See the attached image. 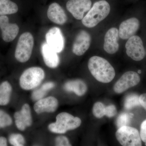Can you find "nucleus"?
Instances as JSON below:
<instances>
[{
  "label": "nucleus",
  "instance_id": "1",
  "mask_svg": "<svg viewBox=\"0 0 146 146\" xmlns=\"http://www.w3.org/2000/svg\"><path fill=\"white\" fill-rule=\"evenodd\" d=\"M88 68L92 76L102 83H109L115 78V69L106 59L98 56L89 59Z\"/></svg>",
  "mask_w": 146,
  "mask_h": 146
},
{
  "label": "nucleus",
  "instance_id": "2",
  "mask_svg": "<svg viewBox=\"0 0 146 146\" xmlns=\"http://www.w3.org/2000/svg\"><path fill=\"white\" fill-rule=\"evenodd\" d=\"M110 11V5L106 1H97L82 18V23L86 27H94L107 17Z\"/></svg>",
  "mask_w": 146,
  "mask_h": 146
},
{
  "label": "nucleus",
  "instance_id": "3",
  "mask_svg": "<svg viewBox=\"0 0 146 146\" xmlns=\"http://www.w3.org/2000/svg\"><path fill=\"white\" fill-rule=\"evenodd\" d=\"M81 124L79 118L74 117L67 112L59 113L56 117V122L48 126V129L53 133H65L68 130H73L78 127Z\"/></svg>",
  "mask_w": 146,
  "mask_h": 146
},
{
  "label": "nucleus",
  "instance_id": "4",
  "mask_svg": "<svg viewBox=\"0 0 146 146\" xmlns=\"http://www.w3.org/2000/svg\"><path fill=\"white\" fill-rule=\"evenodd\" d=\"M34 44V37L30 33L27 32L21 35L15 50L16 60L21 63L27 61L31 57Z\"/></svg>",
  "mask_w": 146,
  "mask_h": 146
},
{
  "label": "nucleus",
  "instance_id": "5",
  "mask_svg": "<svg viewBox=\"0 0 146 146\" xmlns=\"http://www.w3.org/2000/svg\"><path fill=\"white\" fill-rule=\"evenodd\" d=\"M44 77V71L42 68L36 67L29 68L21 75L20 86L24 90L35 89L39 86Z\"/></svg>",
  "mask_w": 146,
  "mask_h": 146
},
{
  "label": "nucleus",
  "instance_id": "6",
  "mask_svg": "<svg viewBox=\"0 0 146 146\" xmlns=\"http://www.w3.org/2000/svg\"><path fill=\"white\" fill-rule=\"evenodd\" d=\"M116 137L121 145L142 146V140L140 133L135 128L128 125L119 128L116 132Z\"/></svg>",
  "mask_w": 146,
  "mask_h": 146
},
{
  "label": "nucleus",
  "instance_id": "7",
  "mask_svg": "<svg viewBox=\"0 0 146 146\" xmlns=\"http://www.w3.org/2000/svg\"><path fill=\"white\" fill-rule=\"evenodd\" d=\"M125 47L127 54L133 60L141 61L145 56L143 41L137 35H133L128 39Z\"/></svg>",
  "mask_w": 146,
  "mask_h": 146
},
{
  "label": "nucleus",
  "instance_id": "8",
  "mask_svg": "<svg viewBox=\"0 0 146 146\" xmlns=\"http://www.w3.org/2000/svg\"><path fill=\"white\" fill-rule=\"evenodd\" d=\"M141 78L138 73L133 71L125 73L114 86V90L117 94H121L129 88L138 84Z\"/></svg>",
  "mask_w": 146,
  "mask_h": 146
},
{
  "label": "nucleus",
  "instance_id": "9",
  "mask_svg": "<svg viewBox=\"0 0 146 146\" xmlns=\"http://www.w3.org/2000/svg\"><path fill=\"white\" fill-rule=\"evenodd\" d=\"M46 42L50 48L56 52H61L65 47V39L60 29L52 28L46 35Z\"/></svg>",
  "mask_w": 146,
  "mask_h": 146
},
{
  "label": "nucleus",
  "instance_id": "10",
  "mask_svg": "<svg viewBox=\"0 0 146 146\" xmlns=\"http://www.w3.org/2000/svg\"><path fill=\"white\" fill-rule=\"evenodd\" d=\"M91 0H70L66 3V8L74 18L82 20L84 13L91 8Z\"/></svg>",
  "mask_w": 146,
  "mask_h": 146
},
{
  "label": "nucleus",
  "instance_id": "11",
  "mask_svg": "<svg viewBox=\"0 0 146 146\" xmlns=\"http://www.w3.org/2000/svg\"><path fill=\"white\" fill-rule=\"evenodd\" d=\"M0 29L2 32V37L6 42H12L16 38L19 31L17 24L10 23L6 16H0Z\"/></svg>",
  "mask_w": 146,
  "mask_h": 146
},
{
  "label": "nucleus",
  "instance_id": "12",
  "mask_svg": "<svg viewBox=\"0 0 146 146\" xmlns=\"http://www.w3.org/2000/svg\"><path fill=\"white\" fill-rule=\"evenodd\" d=\"M91 41V35L87 32L84 30L80 31L73 44V53L79 56L82 55L89 49Z\"/></svg>",
  "mask_w": 146,
  "mask_h": 146
},
{
  "label": "nucleus",
  "instance_id": "13",
  "mask_svg": "<svg viewBox=\"0 0 146 146\" xmlns=\"http://www.w3.org/2000/svg\"><path fill=\"white\" fill-rule=\"evenodd\" d=\"M15 123L19 130L24 131L32 124L31 110L29 105L25 104L23 106L21 111L15 112L14 115Z\"/></svg>",
  "mask_w": 146,
  "mask_h": 146
},
{
  "label": "nucleus",
  "instance_id": "14",
  "mask_svg": "<svg viewBox=\"0 0 146 146\" xmlns=\"http://www.w3.org/2000/svg\"><path fill=\"white\" fill-rule=\"evenodd\" d=\"M140 22L137 18H131L123 21L119 30V37L127 39L136 34L140 27Z\"/></svg>",
  "mask_w": 146,
  "mask_h": 146
},
{
  "label": "nucleus",
  "instance_id": "15",
  "mask_svg": "<svg viewBox=\"0 0 146 146\" xmlns=\"http://www.w3.org/2000/svg\"><path fill=\"white\" fill-rule=\"evenodd\" d=\"M119 30L116 28H112L106 32L104 36V49L109 54H114L119 50L118 43Z\"/></svg>",
  "mask_w": 146,
  "mask_h": 146
},
{
  "label": "nucleus",
  "instance_id": "16",
  "mask_svg": "<svg viewBox=\"0 0 146 146\" xmlns=\"http://www.w3.org/2000/svg\"><path fill=\"white\" fill-rule=\"evenodd\" d=\"M47 16L50 21L60 25L65 24L68 20V17L63 8L56 3L50 5L47 11Z\"/></svg>",
  "mask_w": 146,
  "mask_h": 146
},
{
  "label": "nucleus",
  "instance_id": "17",
  "mask_svg": "<svg viewBox=\"0 0 146 146\" xmlns=\"http://www.w3.org/2000/svg\"><path fill=\"white\" fill-rule=\"evenodd\" d=\"M58 103L54 97L50 96L37 101L35 104L34 109L37 114L43 112H54L57 109Z\"/></svg>",
  "mask_w": 146,
  "mask_h": 146
},
{
  "label": "nucleus",
  "instance_id": "18",
  "mask_svg": "<svg viewBox=\"0 0 146 146\" xmlns=\"http://www.w3.org/2000/svg\"><path fill=\"white\" fill-rule=\"evenodd\" d=\"M41 52L44 63L48 67L54 68L58 66L60 59L57 53L50 48L46 42L42 44Z\"/></svg>",
  "mask_w": 146,
  "mask_h": 146
},
{
  "label": "nucleus",
  "instance_id": "19",
  "mask_svg": "<svg viewBox=\"0 0 146 146\" xmlns=\"http://www.w3.org/2000/svg\"><path fill=\"white\" fill-rule=\"evenodd\" d=\"M65 91L73 92L79 96H82L86 94L87 90L86 84L80 80H70L64 85Z\"/></svg>",
  "mask_w": 146,
  "mask_h": 146
},
{
  "label": "nucleus",
  "instance_id": "20",
  "mask_svg": "<svg viewBox=\"0 0 146 146\" xmlns=\"http://www.w3.org/2000/svg\"><path fill=\"white\" fill-rule=\"evenodd\" d=\"M18 7L11 0H0V16L14 14L18 12Z\"/></svg>",
  "mask_w": 146,
  "mask_h": 146
},
{
  "label": "nucleus",
  "instance_id": "21",
  "mask_svg": "<svg viewBox=\"0 0 146 146\" xmlns=\"http://www.w3.org/2000/svg\"><path fill=\"white\" fill-rule=\"evenodd\" d=\"M12 87L8 82L5 81L0 84V105L5 106L10 101Z\"/></svg>",
  "mask_w": 146,
  "mask_h": 146
},
{
  "label": "nucleus",
  "instance_id": "22",
  "mask_svg": "<svg viewBox=\"0 0 146 146\" xmlns=\"http://www.w3.org/2000/svg\"><path fill=\"white\" fill-rule=\"evenodd\" d=\"M140 105L139 97L134 94H130L126 97L124 103L125 108L127 110H130Z\"/></svg>",
  "mask_w": 146,
  "mask_h": 146
},
{
  "label": "nucleus",
  "instance_id": "23",
  "mask_svg": "<svg viewBox=\"0 0 146 146\" xmlns=\"http://www.w3.org/2000/svg\"><path fill=\"white\" fill-rule=\"evenodd\" d=\"M131 113H123L119 115L117 119L116 123L118 128L124 126H127L130 122V119L133 117Z\"/></svg>",
  "mask_w": 146,
  "mask_h": 146
},
{
  "label": "nucleus",
  "instance_id": "24",
  "mask_svg": "<svg viewBox=\"0 0 146 146\" xmlns=\"http://www.w3.org/2000/svg\"><path fill=\"white\" fill-rule=\"evenodd\" d=\"M9 141L12 145L23 146L25 143L23 136L19 133H13L9 136Z\"/></svg>",
  "mask_w": 146,
  "mask_h": 146
},
{
  "label": "nucleus",
  "instance_id": "25",
  "mask_svg": "<svg viewBox=\"0 0 146 146\" xmlns=\"http://www.w3.org/2000/svg\"><path fill=\"white\" fill-rule=\"evenodd\" d=\"M106 106L100 102H97L94 104L93 113L95 117L101 118L105 115Z\"/></svg>",
  "mask_w": 146,
  "mask_h": 146
},
{
  "label": "nucleus",
  "instance_id": "26",
  "mask_svg": "<svg viewBox=\"0 0 146 146\" xmlns=\"http://www.w3.org/2000/svg\"><path fill=\"white\" fill-rule=\"evenodd\" d=\"M12 123V119L9 115L0 110V128L9 126Z\"/></svg>",
  "mask_w": 146,
  "mask_h": 146
},
{
  "label": "nucleus",
  "instance_id": "27",
  "mask_svg": "<svg viewBox=\"0 0 146 146\" xmlns=\"http://www.w3.org/2000/svg\"><path fill=\"white\" fill-rule=\"evenodd\" d=\"M46 91L42 88L35 90L32 94V99L34 101H38L42 99L46 95Z\"/></svg>",
  "mask_w": 146,
  "mask_h": 146
},
{
  "label": "nucleus",
  "instance_id": "28",
  "mask_svg": "<svg viewBox=\"0 0 146 146\" xmlns=\"http://www.w3.org/2000/svg\"><path fill=\"white\" fill-rule=\"evenodd\" d=\"M55 144L57 146H72L68 138L63 136H58L56 138Z\"/></svg>",
  "mask_w": 146,
  "mask_h": 146
},
{
  "label": "nucleus",
  "instance_id": "29",
  "mask_svg": "<svg viewBox=\"0 0 146 146\" xmlns=\"http://www.w3.org/2000/svg\"><path fill=\"white\" fill-rule=\"evenodd\" d=\"M117 113V108L115 106L111 105L106 106L105 115L108 117H112L115 116Z\"/></svg>",
  "mask_w": 146,
  "mask_h": 146
},
{
  "label": "nucleus",
  "instance_id": "30",
  "mask_svg": "<svg viewBox=\"0 0 146 146\" xmlns=\"http://www.w3.org/2000/svg\"><path fill=\"white\" fill-rule=\"evenodd\" d=\"M140 134L142 141L146 143V119L141 124Z\"/></svg>",
  "mask_w": 146,
  "mask_h": 146
},
{
  "label": "nucleus",
  "instance_id": "31",
  "mask_svg": "<svg viewBox=\"0 0 146 146\" xmlns=\"http://www.w3.org/2000/svg\"><path fill=\"white\" fill-rule=\"evenodd\" d=\"M55 86V84L52 82H48L43 84L41 87L45 91H47L52 89Z\"/></svg>",
  "mask_w": 146,
  "mask_h": 146
},
{
  "label": "nucleus",
  "instance_id": "32",
  "mask_svg": "<svg viewBox=\"0 0 146 146\" xmlns=\"http://www.w3.org/2000/svg\"><path fill=\"white\" fill-rule=\"evenodd\" d=\"M140 104L146 110V94H141L139 96Z\"/></svg>",
  "mask_w": 146,
  "mask_h": 146
},
{
  "label": "nucleus",
  "instance_id": "33",
  "mask_svg": "<svg viewBox=\"0 0 146 146\" xmlns=\"http://www.w3.org/2000/svg\"><path fill=\"white\" fill-rule=\"evenodd\" d=\"M7 146L6 138L4 137H0V146Z\"/></svg>",
  "mask_w": 146,
  "mask_h": 146
},
{
  "label": "nucleus",
  "instance_id": "34",
  "mask_svg": "<svg viewBox=\"0 0 146 146\" xmlns=\"http://www.w3.org/2000/svg\"><path fill=\"white\" fill-rule=\"evenodd\" d=\"M138 73H139V74H141V70H139L138 71Z\"/></svg>",
  "mask_w": 146,
  "mask_h": 146
}]
</instances>
